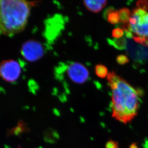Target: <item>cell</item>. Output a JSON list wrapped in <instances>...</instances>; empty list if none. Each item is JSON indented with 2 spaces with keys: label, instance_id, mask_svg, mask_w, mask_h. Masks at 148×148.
Instances as JSON below:
<instances>
[{
  "label": "cell",
  "instance_id": "8992f818",
  "mask_svg": "<svg viewBox=\"0 0 148 148\" xmlns=\"http://www.w3.org/2000/svg\"><path fill=\"white\" fill-rule=\"evenodd\" d=\"M66 74L71 82L76 84H84L89 77L88 69L78 62H73L67 66Z\"/></svg>",
  "mask_w": 148,
  "mask_h": 148
},
{
  "label": "cell",
  "instance_id": "9c48e42d",
  "mask_svg": "<svg viewBox=\"0 0 148 148\" xmlns=\"http://www.w3.org/2000/svg\"><path fill=\"white\" fill-rule=\"evenodd\" d=\"M118 13L119 17V21L123 24H128L131 17L130 12L129 9L126 8L121 9L118 11Z\"/></svg>",
  "mask_w": 148,
  "mask_h": 148
},
{
  "label": "cell",
  "instance_id": "7c38bea8",
  "mask_svg": "<svg viewBox=\"0 0 148 148\" xmlns=\"http://www.w3.org/2000/svg\"><path fill=\"white\" fill-rule=\"evenodd\" d=\"M24 124L23 122H22V123L19 122L18 124V126H17L16 127H15L14 129L12 130L10 134H14L16 135H19L21 133L24 132H26V130H27V129L25 128V126H24Z\"/></svg>",
  "mask_w": 148,
  "mask_h": 148
},
{
  "label": "cell",
  "instance_id": "7a4b0ae2",
  "mask_svg": "<svg viewBox=\"0 0 148 148\" xmlns=\"http://www.w3.org/2000/svg\"><path fill=\"white\" fill-rule=\"evenodd\" d=\"M38 1L0 0V33L13 36L25 29L32 9Z\"/></svg>",
  "mask_w": 148,
  "mask_h": 148
},
{
  "label": "cell",
  "instance_id": "52a82bcc",
  "mask_svg": "<svg viewBox=\"0 0 148 148\" xmlns=\"http://www.w3.org/2000/svg\"><path fill=\"white\" fill-rule=\"evenodd\" d=\"M84 5L90 11L94 13H98L106 5L107 1L105 0L96 1H84Z\"/></svg>",
  "mask_w": 148,
  "mask_h": 148
},
{
  "label": "cell",
  "instance_id": "4fadbf2b",
  "mask_svg": "<svg viewBox=\"0 0 148 148\" xmlns=\"http://www.w3.org/2000/svg\"><path fill=\"white\" fill-rule=\"evenodd\" d=\"M112 36L115 39H119L121 38L124 34V30L121 28H115L112 31Z\"/></svg>",
  "mask_w": 148,
  "mask_h": 148
},
{
  "label": "cell",
  "instance_id": "30bf717a",
  "mask_svg": "<svg viewBox=\"0 0 148 148\" xmlns=\"http://www.w3.org/2000/svg\"><path fill=\"white\" fill-rule=\"evenodd\" d=\"M95 71L97 75L100 78H105L108 73V69L103 65H97L95 67Z\"/></svg>",
  "mask_w": 148,
  "mask_h": 148
},
{
  "label": "cell",
  "instance_id": "277c9868",
  "mask_svg": "<svg viewBox=\"0 0 148 148\" xmlns=\"http://www.w3.org/2000/svg\"><path fill=\"white\" fill-rule=\"evenodd\" d=\"M22 71L21 65L16 60L7 59L0 63V78L5 82H16L20 77Z\"/></svg>",
  "mask_w": 148,
  "mask_h": 148
},
{
  "label": "cell",
  "instance_id": "2e32d148",
  "mask_svg": "<svg viewBox=\"0 0 148 148\" xmlns=\"http://www.w3.org/2000/svg\"><path fill=\"white\" fill-rule=\"evenodd\" d=\"M138 8L145 10L148 9V3L146 1H138L137 3Z\"/></svg>",
  "mask_w": 148,
  "mask_h": 148
},
{
  "label": "cell",
  "instance_id": "e0dca14e",
  "mask_svg": "<svg viewBox=\"0 0 148 148\" xmlns=\"http://www.w3.org/2000/svg\"><path fill=\"white\" fill-rule=\"evenodd\" d=\"M129 148H138V147L137 143H134L130 144Z\"/></svg>",
  "mask_w": 148,
  "mask_h": 148
},
{
  "label": "cell",
  "instance_id": "9a60e30c",
  "mask_svg": "<svg viewBox=\"0 0 148 148\" xmlns=\"http://www.w3.org/2000/svg\"><path fill=\"white\" fill-rule=\"evenodd\" d=\"M105 148H119V143L110 139L106 142Z\"/></svg>",
  "mask_w": 148,
  "mask_h": 148
},
{
  "label": "cell",
  "instance_id": "3957f363",
  "mask_svg": "<svg viewBox=\"0 0 148 148\" xmlns=\"http://www.w3.org/2000/svg\"><path fill=\"white\" fill-rule=\"evenodd\" d=\"M127 36L133 38L136 42L148 45V13L141 9H134L129 24L123 27Z\"/></svg>",
  "mask_w": 148,
  "mask_h": 148
},
{
  "label": "cell",
  "instance_id": "5bb4252c",
  "mask_svg": "<svg viewBox=\"0 0 148 148\" xmlns=\"http://www.w3.org/2000/svg\"><path fill=\"white\" fill-rule=\"evenodd\" d=\"M116 62L119 64L123 65L129 62L128 58L124 55H120L116 58Z\"/></svg>",
  "mask_w": 148,
  "mask_h": 148
},
{
  "label": "cell",
  "instance_id": "5b68a950",
  "mask_svg": "<svg viewBox=\"0 0 148 148\" xmlns=\"http://www.w3.org/2000/svg\"><path fill=\"white\" fill-rule=\"evenodd\" d=\"M20 53L26 61L34 62L39 60L43 57L45 49L40 42L35 39H29L23 44Z\"/></svg>",
  "mask_w": 148,
  "mask_h": 148
},
{
  "label": "cell",
  "instance_id": "ba28073f",
  "mask_svg": "<svg viewBox=\"0 0 148 148\" xmlns=\"http://www.w3.org/2000/svg\"><path fill=\"white\" fill-rule=\"evenodd\" d=\"M104 16L108 20V22L112 24H116L119 21L118 11H116L112 8H108L105 12Z\"/></svg>",
  "mask_w": 148,
  "mask_h": 148
},
{
  "label": "cell",
  "instance_id": "6da1fadb",
  "mask_svg": "<svg viewBox=\"0 0 148 148\" xmlns=\"http://www.w3.org/2000/svg\"><path fill=\"white\" fill-rule=\"evenodd\" d=\"M107 79L111 91L112 117L124 124L130 123L138 114L140 92L114 71L108 73Z\"/></svg>",
  "mask_w": 148,
  "mask_h": 148
},
{
  "label": "cell",
  "instance_id": "8fae6325",
  "mask_svg": "<svg viewBox=\"0 0 148 148\" xmlns=\"http://www.w3.org/2000/svg\"><path fill=\"white\" fill-rule=\"evenodd\" d=\"M110 42L111 45L119 49H123L126 46V40L124 38L114 39L113 40H110Z\"/></svg>",
  "mask_w": 148,
  "mask_h": 148
}]
</instances>
